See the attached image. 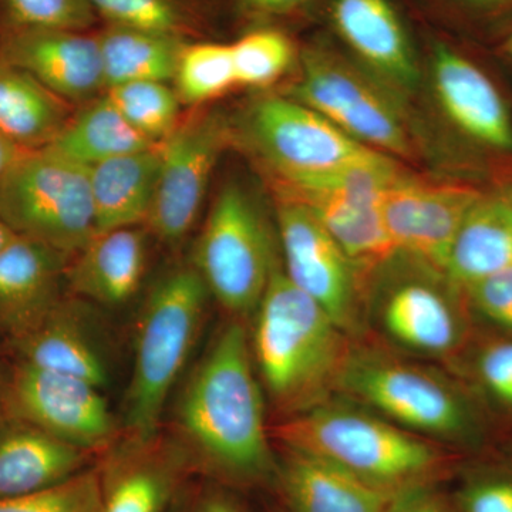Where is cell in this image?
<instances>
[{"label":"cell","mask_w":512,"mask_h":512,"mask_svg":"<svg viewBox=\"0 0 512 512\" xmlns=\"http://www.w3.org/2000/svg\"><path fill=\"white\" fill-rule=\"evenodd\" d=\"M89 0H0V36L35 29L94 30Z\"/></svg>","instance_id":"e575fe53"},{"label":"cell","mask_w":512,"mask_h":512,"mask_svg":"<svg viewBox=\"0 0 512 512\" xmlns=\"http://www.w3.org/2000/svg\"><path fill=\"white\" fill-rule=\"evenodd\" d=\"M292 198L313 212L359 271L379 268L397 255L384 224L382 204L326 197Z\"/></svg>","instance_id":"f1b7e54d"},{"label":"cell","mask_w":512,"mask_h":512,"mask_svg":"<svg viewBox=\"0 0 512 512\" xmlns=\"http://www.w3.org/2000/svg\"><path fill=\"white\" fill-rule=\"evenodd\" d=\"M330 22L370 69L400 89L419 80L416 55L390 0H330Z\"/></svg>","instance_id":"d6986e66"},{"label":"cell","mask_w":512,"mask_h":512,"mask_svg":"<svg viewBox=\"0 0 512 512\" xmlns=\"http://www.w3.org/2000/svg\"><path fill=\"white\" fill-rule=\"evenodd\" d=\"M456 363L485 414L512 420V336L476 333Z\"/></svg>","instance_id":"4dcf8cb0"},{"label":"cell","mask_w":512,"mask_h":512,"mask_svg":"<svg viewBox=\"0 0 512 512\" xmlns=\"http://www.w3.org/2000/svg\"><path fill=\"white\" fill-rule=\"evenodd\" d=\"M106 25L126 26L180 37L208 40L215 28L214 0H89Z\"/></svg>","instance_id":"f546056e"},{"label":"cell","mask_w":512,"mask_h":512,"mask_svg":"<svg viewBox=\"0 0 512 512\" xmlns=\"http://www.w3.org/2000/svg\"><path fill=\"white\" fill-rule=\"evenodd\" d=\"M2 421H5V416H3L2 396H0V424Z\"/></svg>","instance_id":"7dc6e473"},{"label":"cell","mask_w":512,"mask_h":512,"mask_svg":"<svg viewBox=\"0 0 512 512\" xmlns=\"http://www.w3.org/2000/svg\"><path fill=\"white\" fill-rule=\"evenodd\" d=\"M150 237L143 225L96 232L67 262V291L104 308L126 305L146 278Z\"/></svg>","instance_id":"ac0fdd59"},{"label":"cell","mask_w":512,"mask_h":512,"mask_svg":"<svg viewBox=\"0 0 512 512\" xmlns=\"http://www.w3.org/2000/svg\"><path fill=\"white\" fill-rule=\"evenodd\" d=\"M275 481L291 512H386L392 494L325 458L286 448Z\"/></svg>","instance_id":"603a6c76"},{"label":"cell","mask_w":512,"mask_h":512,"mask_svg":"<svg viewBox=\"0 0 512 512\" xmlns=\"http://www.w3.org/2000/svg\"><path fill=\"white\" fill-rule=\"evenodd\" d=\"M238 18L259 28L276 20L291 18L311 3V0H231Z\"/></svg>","instance_id":"ab89813d"},{"label":"cell","mask_w":512,"mask_h":512,"mask_svg":"<svg viewBox=\"0 0 512 512\" xmlns=\"http://www.w3.org/2000/svg\"><path fill=\"white\" fill-rule=\"evenodd\" d=\"M288 97L322 114L363 146L397 157L412 154L409 131L392 101L328 50H303L301 74Z\"/></svg>","instance_id":"7c38bea8"},{"label":"cell","mask_w":512,"mask_h":512,"mask_svg":"<svg viewBox=\"0 0 512 512\" xmlns=\"http://www.w3.org/2000/svg\"><path fill=\"white\" fill-rule=\"evenodd\" d=\"M454 2H457L464 13L476 22L500 25L501 33L512 23V0H454Z\"/></svg>","instance_id":"60d3db41"},{"label":"cell","mask_w":512,"mask_h":512,"mask_svg":"<svg viewBox=\"0 0 512 512\" xmlns=\"http://www.w3.org/2000/svg\"><path fill=\"white\" fill-rule=\"evenodd\" d=\"M386 512H458L456 503L441 493L436 481L404 488L393 494Z\"/></svg>","instance_id":"f35d334b"},{"label":"cell","mask_w":512,"mask_h":512,"mask_svg":"<svg viewBox=\"0 0 512 512\" xmlns=\"http://www.w3.org/2000/svg\"><path fill=\"white\" fill-rule=\"evenodd\" d=\"M510 268L512 205L500 191H484L458 228L443 274L463 289Z\"/></svg>","instance_id":"cb8c5ba5"},{"label":"cell","mask_w":512,"mask_h":512,"mask_svg":"<svg viewBox=\"0 0 512 512\" xmlns=\"http://www.w3.org/2000/svg\"><path fill=\"white\" fill-rule=\"evenodd\" d=\"M160 168V146L90 167L96 232L144 227L156 197Z\"/></svg>","instance_id":"d4e9b609"},{"label":"cell","mask_w":512,"mask_h":512,"mask_svg":"<svg viewBox=\"0 0 512 512\" xmlns=\"http://www.w3.org/2000/svg\"><path fill=\"white\" fill-rule=\"evenodd\" d=\"M5 419L101 456L120 439L119 424L100 387L77 377L18 362L0 384Z\"/></svg>","instance_id":"4fadbf2b"},{"label":"cell","mask_w":512,"mask_h":512,"mask_svg":"<svg viewBox=\"0 0 512 512\" xmlns=\"http://www.w3.org/2000/svg\"><path fill=\"white\" fill-rule=\"evenodd\" d=\"M156 146L124 119L104 93L76 107L66 126L46 150L90 168L111 158Z\"/></svg>","instance_id":"4316f807"},{"label":"cell","mask_w":512,"mask_h":512,"mask_svg":"<svg viewBox=\"0 0 512 512\" xmlns=\"http://www.w3.org/2000/svg\"><path fill=\"white\" fill-rule=\"evenodd\" d=\"M76 298H62L36 325L13 338L19 362L86 380L103 389L107 365Z\"/></svg>","instance_id":"7402d4cb"},{"label":"cell","mask_w":512,"mask_h":512,"mask_svg":"<svg viewBox=\"0 0 512 512\" xmlns=\"http://www.w3.org/2000/svg\"><path fill=\"white\" fill-rule=\"evenodd\" d=\"M406 355L456 362L476 336L463 289L443 272L384 282L366 302V328Z\"/></svg>","instance_id":"ba28073f"},{"label":"cell","mask_w":512,"mask_h":512,"mask_svg":"<svg viewBox=\"0 0 512 512\" xmlns=\"http://www.w3.org/2000/svg\"><path fill=\"white\" fill-rule=\"evenodd\" d=\"M458 512H512V477L483 473L468 478L457 494Z\"/></svg>","instance_id":"74e56055"},{"label":"cell","mask_w":512,"mask_h":512,"mask_svg":"<svg viewBox=\"0 0 512 512\" xmlns=\"http://www.w3.org/2000/svg\"><path fill=\"white\" fill-rule=\"evenodd\" d=\"M173 87L183 106H207L238 86L231 45L195 40L185 45Z\"/></svg>","instance_id":"1f68e13d"},{"label":"cell","mask_w":512,"mask_h":512,"mask_svg":"<svg viewBox=\"0 0 512 512\" xmlns=\"http://www.w3.org/2000/svg\"><path fill=\"white\" fill-rule=\"evenodd\" d=\"M26 153L29 151H23L22 148L15 146L12 141L0 134V180Z\"/></svg>","instance_id":"7bdbcfd3"},{"label":"cell","mask_w":512,"mask_h":512,"mask_svg":"<svg viewBox=\"0 0 512 512\" xmlns=\"http://www.w3.org/2000/svg\"><path fill=\"white\" fill-rule=\"evenodd\" d=\"M76 107L0 57V134L23 151L49 147Z\"/></svg>","instance_id":"484cf974"},{"label":"cell","mask_w":512,"mask_h":512,"mask_svg":"<svg viewBox=\"0 0 512 512\" xmlns=\"http://www.w3.org/2000/svg\"><path fill=\"white\" fill-rule=\"evenodd\" d=\"M234 138L274 173L278 183L328 173L377 156L322 114L285 96L252 101L232 123Z\"/></svg>","instance_id":"9c48e42d"},{"label":"cell","mask_w":512,"mask_h":512,"mask_svg":"<svg viewBox=\"0 0 512 512\" xmlns=\"http://www.w3.org/2000/svg\"><path fill=\"white\" fill-rule=\"evenodd\" d=\"M463 292L476 328L512 336V268L474 282Z\"/></svg>","instance_id":"8d00e7d4"},{"label":"cell","mask_w":512,"mask_h":512,"mask_svg":"<svg viewBox=\"0 0 512 512\" xmlns=\"http://www.w3.org/2000/svg\"><path fill=\"white\" fill-rule=\"evenodd\" d=\"M501 192V194L504 195L505 198H507L508 202L512 205V181L511 183L504 184L503 187L498 190Z\"/></svg>","instance_id":"bcb514c9"},{"label":"cell","mask_w":512,"mask_h":512,"mask_svg":"<svg viewBox=\"0 0 512 512\" xmlns=\"http://www.w3.org/2000/svg\"><path fill=\"white\" fill-rule=\"evenodd\" d=\"M0 57L74 107L107 92L96 32L35 29L0 36Z\"/></svg>","instance_id":"e0dca14e"},{"label":"cell","mask_w":512,"mask_h":512,"mask_svg":"<svg viewBox=\"0 0 512 512\" xmlns=\"http://www.w3.org/2000/svg\"><path fill=\"white\" fill-rule=\"evenodd\" d=\"M101 490L97 467H90L66 483L23 497L0 500V512H100Z\"/></svg>","instance_id":"d590c367"},{"label":"cell","mask_w":512,"mask_h":512,"mask_svg":"<svg viewBox=\"0 0 512 512\" xmlns=\"http://www.w3.org/2000/svg\"><path fill=\"white\" fill-rule=\"evenodd\" d=\"M15 237L16 235L13 234L12 229H10L8 225H6V222L2 220V217H0V249L5 248Z\"/></svg>","instance_id":"f6af8a7d"},{"label":"cell","mask_w":512,"mask_h":512,"mask_svg":"<svg viewBox=\"0 0 512 512\" xmlns=\"http://www.w3.org/2000/svg\"><path fill=\"white\" fill-rule=\"evenodd\" d=\"M107 89L131 82L173 83L188 40L101 23L96 30Z\"/></svg>","instance_id":"83f0119b"},{"label":"cell","mask_w":512,"mask_h":512,"mask_svg":"<svg viewBox=\"0 0 512 512\" xmlns=\"http://www.w3.org/2000/svg\"><path fill=\"white\" fill-rule=\"evenodd\" d=\"M242 320L211 343L175 407L174 439L192 470L234 487L275 481L278 460L266 429L264 393Z\"/></svg>","instance_id":"6da1fadb"},{"label":"cell","mask_w":512,"mask_h":512,"mask_svg":"<svg viewBox=\"0 0 512 512\" xmlns=\"http://www.w3.org/2000/svg\"><path fill=\"white\" fill-rule=\"evenodd\" d=\"M185 512H241L227 494L210 491L200 495Z\"/></svg>","instance_id":"b9f144b4"},{"label":"cell","mask_w":512,"mask_h":512,"mask_svg":"<svg viewBox=\"0 0 512 512\" xmlns=\"http://www.w3.org/2000/svg\"><path fill=\"white\" fill-rule=\"evenodd\" d=\"M94 456L29 424L5 419L0 424V500L66 483L90 468Z\"/></svg>","instance_id":"44dd1931"},{"label":"cell","mask_w":512,"mask_h":512,"mask_svg":"<svg viewBox=\"0 0 512 512\" xmlns=\"http://www.w3.org/2000/svg\"><path fill=\"white\" fill-rule=\"evenodd\" d=\"M238 86L266 89L295 63V46L282 30L264 26L231 43Z\"/></svg>","instance_id":"836d02e7"},{"label":"cell","mask_w":512,"mask_h":512,"mask_svg":"<svg viewBox=\"0 0 512 512\" xmlns=\"http://www.w3.org/2000/svg\"><path fill=\"white\" fill-rule=\"evenodd\" d=\"M338 396L446 448L481 450L490 433L466 384L376 346L353 343Z\"/></svg>","instance_id":"277c9868"},{"label":"cell","mask_w":512,"mask_h":512,"mask_svg":"<svg viewBox=\"0 0 512 512\" xmlns=\"http://www.w3.org/2000/svg\"><path fill=\"white\" fill-rule=\"evenodd\" d=\"M124 119L141 136L153 144H161L174 133L183 119V104L173 84L165 82H131L107 89Z\"/></svg>","instance_id":"d6a6232c"},{"label":"cell","mask_w":512,"mask_h":512,"mask_svg":"<svg viewBox=\"0 0 512 512\" xmlns=\"http://www.w3.org/2000/svg\"><path fill=\"white\" fill-rule=\"evenodd\" d=\"M434 93L454 128L497 157H512V110L493 77L456 47L437 43L431 59Z\"/></svg>","instance_id":"2e32d148"},{"label":"cell","mask_w":512,"mask_h":512,"mask_svg":"<svg viewBox=\"0 0 512 512\" xmlns=\"http://www.w3.org/2000/svg\"><path fill=\"white\" fill-rule=\"evenodd\" d=\"M275 437L286 448L325 458L392 495L436 481L450 461L446 447L342 396L288 417Z\"/></svg>","instance_id":"3957f363"},{"label":"cell","mask_w":512,"mask_h":512,"mask_svg":"<svg viewBox=\"0 0 512 512\" xmlns=\"http://www.w3.org/2000/svg\"><path fill=\"white\" fill-rule=\"evenodd\" d=\"M232 141V121L220 110L197 107L183 116L160 144V177L144 225L151 237L171 248L183 244L200 220L212 175Z\"/></svg>","instance_id":"30bf717a"},{"label":"cell","mask_w":512,"mask_h":512,"mask_svg":"<svg viewBox=\"0 0 512 512\" xmlns=\"http://www.w3.org/2000/svg\"><path fill=\"white\" fill-rule=\"evenodd\" d=\"M210 292L197 269L175 265L151 286L138 316L124 433L158 434L168 396L201 332Z\"/></svg>","instance_id":"5b68a950"},{"label":"cell","mask_w":512,"mask_h":512,"mask_svg":"<svg viewBox=\"0 0 512 512\" xmlns=\"http://www.w3.org/2000/svg\"><path fill=\"white\" fill-rule=\"evenodd\" d=\"M483 192L473 184L400 175L382 201L384 224L397 254L412 256L443 272L458 228Z\"/></svg>","instance_id":"5bb4252c"},{"label":"cell","mask_w":512,"mask_h":512,"mask_svg":"<svg viewBox=\"0 0 512 512\" xmlns=\"http://www.w3.org/2000/svg\"><path fill=\"white\" fill-rule=\"evenodd\" d=\"M279 256L261 205L239 181L221 185L195 241L191 265L238 319L255 313Z\"/></svg>","instance_id":"8992f818"},{"label":"cell","mask_w":512,"mask_h":512,"mask_svg":"<svg viewBox=\"0 0 512 512\" xmlns=\"http://www.w3.org/2000/svg\"><path fill=\"white\" fill-rule=\"evenodd\" d=\"M69 258L16 235L0 249V325L12 338L36 325L63 298Z\"/></svg>","instance_id":"ffe728a7"},{"label":"cell","mask_w":512,"mask_h":512,"mask_svg":"<svg viewBox=\"0 0 512 512\" xmlns=\"http://www.w3.org/2000/svg\"><path fill=\"white\" fill-rule=\"evenodd\" d=\"M276 221L286 276L350 338L362 339L366 301L359 269L303 202L278 192Z\"/></svg>","instance_id":"8fae6325"},{"label":"cell","mask_w":512,"mask_h":512,"mask_svg":"<svg viewBox=\"0 0 512 512\" xmlns=\"http://www.w3.org/2000/svg\"><path fill=\"white\" fill-rule=\"evenodd\" d=\"M251 340L262 389L276 412H308L338 394L355 339L333 322L276 262L258 308Z\"/></svg>","instance_id":"7a4b0ae2"},{"label":"cell","mask_w":512,"mask_h":512,"mask_svg":"<svg viewBox=\"0 0 512 512\" xmlns=\"http://www.w3.org/2000/svg\"><path fill=\"white\" fill-rule=\"evenodd\" d=\"M0 217L18 237L72 258L96 234L89 168L29 151L0 180Z\"/></svg>","instance_id":"52a82bcc"},{"label":"cell","mask_w":512,"mask_h":512,"mask_svg":"<svg viewBox=\"0 0 512 512\" xmlns=\"http://www.w3.org/2000/svg\"><path fill=\"white\" fill-rule=\"evenodd\" d=\"M100 512H170L190 461L174 437H120L101 454Z\"/></svg>","instance_id":"9a60e30c"},{"label":"cell","mask_w":512,"mask_h":512,"mask_svg":"<svg viewBox=\"0 0 512 512\" xmlns=\"http://www.w3.org/2000/svg\"><path fill=\"white\" fill-rule=\"evenodd\" d=\"M495 53L503 62L512 67V23L498 36Z\"/></svg>","instance_id":"ee69618b"}]
</instances>
